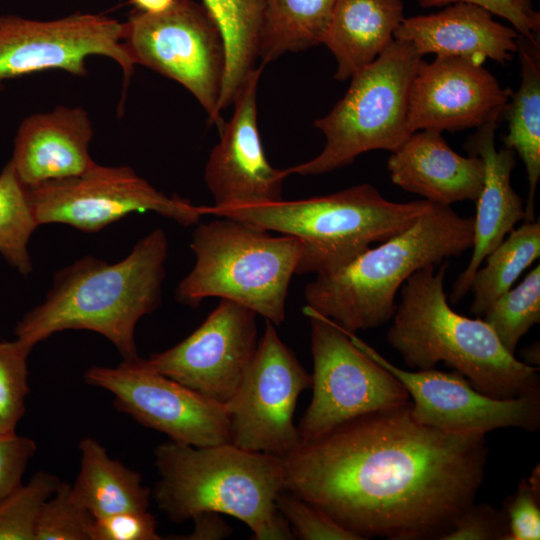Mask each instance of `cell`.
<instances>
[{"label": "cell", "mask_w": 540, "mask_h": 540, "mask_svg": "<svg viewBox=\"0 0 540 540\" xmlns=\"http://www.w3.org/2000/svg\"><path fill=\"white\" fill-rule=\"evenodd\" d=\"M38 226L27 190L8 161L0 172V254L23 275L33 270L28 245Z\"/></svg>", "instance_id": "29"}, {"label": "cell", "mask_w": 540, "mask_h": 540, "mask_svg": "<svg viewBox=\"0 0 540 540\" xmlns=\"http://www.w3.org/2000/svg\"><path fill=\"white\" fill-rule=\"evenodd\" d=\"M123 44L135 64L184 86L199 102L209 122L225 123L219 99L225 71V45L205 7L175 0L167 10L137 12L124 23Z\"/></svg>", "instance_id": "9"}, {"label": "cell", "mask_w": 540, "mask_h": 540, "mask_svg": "<svg viewBox=\"0 0 540 540\" xmlns=\"http://www.w3.org/2000/svg\"><path fill=\"white\" fill-rule=\"evenodd\" d=\"M263 65L247 77L233 102L204 169L213 197L211 210L263 206L282 201L287 170L274 168L266 158L257 122V88Z\"/></svg>", "instance_id": "17"}, {"label": "cell", "mask_w": 540, "mask_h": 540, "mask_svg": "<svg viewBox=\"0 0 540 540\" xmlns=\"http://www.w3.org/2000/svg\"><path fill=\"white\" fill-rule=\"evenodd\" d=\"M431 202L390 201L368 183L338 192L295 201L229 210L205 215L240 220L258 228L293 236L302 242L297 275L337 270L371 247L402 232Z\"/></svg>", "instance_id": "6"}, {"label": "cell", "mask_w": 540, "mask_h": 540, "mask_svg": "<svg viewBox=\"0 0 540 540\" xmlns=\"http://www.w3.org/2000/svg\"><path fill=\"white\" fill-rule=\"evenodd\" d=\"M154 456L159 479L152 497L171 522L216 512L245 523L254 540L295 538L276 507L285 491L281 457L230 442L196 447L172 440L157 446Z\"/></svg>", "instance_id": "4"}, {"label": "cell", "mask_w": 540, "mask_h": 540, "mask_svg": "<svg viewBox=\"0 0 540 540\" xmlns=\"http://www.w3.org/2000/svg\"><path fill=\"white\" fill-rule=\"evenodd\" d=\"M497 125L498 122H490L478 127L465 144L470 155H477L483 160L485 175L482 190L476 200V215L473 217L472 255L466 268L453 283L448 299L451 303H458L466 296L472 278L486 256L520 220H524L525 206L511 184L516 153L506 147L500 150L496 148Z\"/></svg>", "instance_id": "20"}, {"label": "cell", "mask_w": 540, "mask_h": 540, "mask_svg": "<svg viewBox=\"0 0 540 540\" xmlns=\"http://www.w3.org/2000/svg\"><path fill=\"white\" fill-rule=\"evenodd\" d=\"M448 267L447 260L423 267L402 285L386 335L389 345L410 368L431 369L444 362L493 398L539 395L536 367L508 352L483 319L451 308L444 288Z\"/></svg>", "instance_id": "3"}, {"label": "cell", "mask_w": 540, "mask_h": 540, "mask_svg": "<svg viewBox=\"0 0 540 540\" xmlns=\"http://www.w3.org/2000/svg\"><path fill=\"white\" fill-rule=\"evenodd\" d=\"M33 346L16 338L0 341V437L16 434L30 392L28 357Z\"/></svg>", "instance_id": "31"}, {"label": "cell", "mask_w": 540, "mask_h": 540, "mask_svg": "<svg viewBox=\"0 0 540 540\" xmlns=\"http://www.w3.org/2000/svg\"><path fill=\"white\" fill-rule=\"evenodd\" d=\"M197 225L190 243L195 264L177 286V301L197 307L205 298L218 297L273 325L283 323L302 242L227 217Z\"/></svg>", "instance_id": "7"}, {"label": "cell", "mask_w": 540, "mask_h": 540, "mask_svg": "<svg viewBox=\"0 0 540 540\" xmlns=\"http://www.w3.org/2000/svg\"><path fill=\"white\" fill-rule=\"evenodd\" d=\"M93 519L74 497L71 485L61 482L40 507L34 540H90Z\"/></svg>", "instance_id": "33"}, {"label": "cell", "mask_w": 540, "mask_h": 540, "mask_svg": "<svg viewBox=\"0 0 540 540\" xmlns=\"http://www.w3.org/2000/svg\"><path fill=\"white\" fill-rule=\"evenodd\" d=\"M285 491L361 540H442L474 503L485 435L418 422L405 404L350 419L282 458Z\"/></svg>", "instance_id": "1"}, {"label": "cell", "mask_w": 540, "mask_h": 540, "mask_svg": "<svg viewBox=\"0 0 540 540\" xmlns=\"http://www.w3.org/2000/svg\"><path fill=\"white\" fill-rule=\"evenodd\" d=\"M167 254V236L156 228L121 261L88 255L58 270L44 301L17 323L16 338L34 347L57 332L89 330L107 338L123 360L139 358L135 328L161 303Z\"/></svg>", "instance_id": "2"}, {"label": "cell", "mask_w": 540, "mask_h": 540, "mask_svg": "<svg viewBox=\"0 0 540 540\" xmlns=\"http://www.w3.org/2000/svg\"><path fill=\"white\" fill-rule=\"evenodd\" d=\"M540 492L523 479L506 503L507 534L505 540L540 539Z\"/></svg>", "instance_id": "37"}, {"label": "cell", "mask_w": 540, "mask_h": 540, "mask_svg": "<svg viewBox=\"0 0 540 540\" xmlns=\"http://www.w3.org/2000/svg\"><path fill=\"white\" fill-rule=\"evenodd\" d=\"M492 15L480 6L457 2L436 13L404 18L394 39L409 42L422 56L460 57L477 64L491 59L505 64L517 52L520 34Z\"/></svg>", "instance_id": "21"}, {"label": "cell", "mask_w": 540, "mask_h": 540, "mask_svg": "<svg viewBox=\"0 0 540 540\" xmlns=\"http://www.w3.org/2000/svg\"><path fill=\"white\" fill-rule=\"evenodd\" d=\"M26 190L38 225L61 223L90 233L135 212H154L183 226L198 224L205 215L203 206L164 194L129 166L95 163L81 175Z\"/></svg>", "instance_id": "11"}, {"label": "cell", "mask_w": 540, "mask_h": 540, "mask_svg": "<svg viewBox=\"0 0 540 540\" xmlns=\"http://www.w3.org/2000/svg\"><path fill=\"white\" fill-rule=\"evenodd\" d=\"M276 507L299 539L361 540L327 513L287 491L277 496Z\"/></svg>", "instance_id": "34"}, {"label": "cell", "mask_w": 540, "mask_h": 540, "mask_svg": "<svg viewBox=\"0 0 540 540\" xmlns=\"http://www.w3.org/2000/svg\"><path fill=\"white\" fill-rule=\"evenodd\" d=\"M511 354L521 338L540 321V265L500 295L482 316Z\"/></svg>", "instance_id": "30"}, {"label": "cell", "mask_w": 540, "mask_h": 540, "mask_svg": "<svg viewBox=\"0 0 540 540\" xmlns=\"http://www.w3.org/2000/svg\"><path fill=\"white\" fill-rule=\"evenodd\" d=\"M511 94L483 64L460 57L421 59L408 95V129L456 132L499 122Z\"/></svg>", "instance_id": "18"}, {"label": "cell", "mask_w": 540, "mask_h": 540, "mask_svg": "<svg viewBox=\"0 0 540 540\" xmlns=\"http://www.w3.org/2000/svg\"><path fill=\"white\" fill-rule=\"evenodd\" d=\"M404 18L402 0H335L322 41L337 63L334 78L350 79L373 62Z\"/></svg>", "instance_id": "23"}, {"label": "cell", "mask_w": 540, "mask_h": 540, "mask_svg": "<svg viewBox=\"0 0 540 540\" xmlns=\"http://www.w3.org/2000/svg\"><path fill=\"white\" fill-rule=\"evenodd\" d=\"M310 319L313 396L299 425L300 442L358 416L409 401L403 384L360 350L330 319L304 310Z\"/></svg>", "instance_id": "10"}, {"label": "cell", "mask_w": 540, "mask_h": 540, "mask_svg": "<svg viewBox=\"0 0 540 540\" xmlns=\"http://www.w3.org/2000/svg\"><path fill=\"white\" fill-rule=\"evenodd\" d=\"M472 243L473 218L431 203L402 232L337 270L315 275L304 290V310L351 333L378 328L391 320L396 295L413 273L461 255Z\"/></svg>", "instance_id": "5"}, {"label": "cell", "mask_w": 540, "mask_h": 540, "mask_svg": "<svg viewBox=\"0 0 540 540\" xmlns=\"http://www.w3.org/2000/svg\"><path fill=\"white\" fill-rule=\"evenodd\" d=\"M539 256L540 223L524 221L486 256L485 266L475 272L469 290L473 293L471 312L482 317Z\"/></svg>", "instance_id": "28"}, {"label": "cell", "mask_w": 540, "mask_h": 540, "mask_svg": "<svg viewBox=\"0 0 540 540\" xmlns=\"http://www.w3.org/2000/svg\"><path fill=\"white\" fill-rule=\"evenodd\" d=\"M256 316L245 306L221 299L188 337L143 360L151 369L225 405L255 356Z\"/></svg>", "instance_id": "16"}, {"label": "cell", "mask_w": 540, "mask_h": 540, "mask_svg": "<svg viewBox=\"0 0 540 540\" xmlns=\"http://www.w3.org/2000/svg\"><path fill=\"white\" fill-rule=\"evenodd\" d=\"M37 450L36 442L17 433L0 437V499L22 484L25 470Z\"/></svg>", "instance_id": "39"}, {"label": "cell", "mask_w": 540, "mask_h": 540, "mask_svg": "<svg viewBox=\"0 0 540 540\" xmlns=\"http://www.w3.org/2000/svg\"><path fill=\"white\" fill-rule=\"evenodd\" d=\"M84 380L109 391L115 409L172 441L196 447L230 442L224 404L151 369L143 358L116 367L93 365Z\"/></svg>", "instance_id": "14"}, {"label": "cell", "mask_w": 540, "mask_h": 540, "mask_svg": "<svg viewBox=\"0 0 540 540\" xmlns=\"http://www.w3.org/2000/svg\"><path fill=\"white\" fill-rule=\"evenodd\" d=\"M521 64V81L518 90L511 94L504 112L508 120L505 147L512 149L522 159L527 179L528 197L524 221L535 220V195L540 178V44L518 38Z\"/></svg>", "instance_id": "25"}, {"label": "cell", "mask_w": 540, "mask_h": 540, "mask_svg": "<svg viewBox=\"0 0 540 540\" xmlns=\"http://www.w3.org/2000/svg\"><path fill=\"white\" fill-rule=\"evenodd\" d=\"M266 0H203L225 45V71L219 99L222 113L233 104L243 83L256 68Z\"/></svg>", "instance_id": "26"}, {"label": "cell", "mask_w": 540, "mask_h": 540, "mask_svg": "<svg viewBox=\"0 0 540 540\" xmlns=\"http://www.w3.org/2000/svg\"><path fill=\"white\" fill-rule=\"evenodd\" d=\"M335 0H266L259 38L262 65L322 44Z\"/></svg>", "instance_id": "27"}, {"label": "cell", "mask_w": 540, "mask_h": 540, "mask_svg": "<svg viewBox=\"0 0 540 540\" xmlns=\"http://www.w3.org/2000/svg\"><path fill=\"white\" fill-rule=\"evenodd\" d=\"M123 36L124 23L100 14L77 13L48 21L0 15V92L5 81L40 71L86 76L87 59L96 55L120 66L123 100L136 65Z\"/></svg>", "instance_id": "13"}, {"label": "cell", "mask_w": 540, "mask_h": 540, "mask_svg": "<svg viewBox=\"0 0 540 540\" xmlns=\"http://www.w3.org/2000/svg\"><path fill=\"white\" fill-rule=\"evenodd\" d=\"M504 512L486 504H471L455 521L442 540H505Z\"/></svg>", "instance_id": "38"}, {"label": "cell", "mask_w": 540, "mask_h": 540, "mask_svg": "<svg viewBox=\"0 0 540 540\" xmlns=\"http://www.w3.org/2000/svg\"><path fill=\"white\" fill-rule=\"evenodd\" d=\"M62 481L39 471L27 484L0 499V540H34L36 518L43 502Z\"/></svg>", "instance_id": "32"}, {"label": "cell", "mask_w": 540, "mask_h": 540, "mask_svg": "<svg viewBox=\"0 0 540 540\" xmlns=\"http://www.w3.org/2000/svg\"><path fill=\"white\" fill-rule=\"evenodd\" d=\"M345 332L360 350L403 384L412 399V416L424 425L450 433L479 435L499 428L533 432L540 426V394L497 399L478 391L457 371L404 370L355 333Z\"/></svg>", "instance_id": "15"}, {"label": "cell", "mask_w": 540, "mask_h": 540, "mask_svg": "<svg viewBox=\"0 0 540 540\" xmlns=\"http://www.w3.org/2000/svg\"><path fill=\"white\" fill-rule=\"evenodd\" d=\"M194 527L191 533L173 535L168 539L176 540H219L229 537L233 530L219 513L201 512L192 518Z\"/></svg>", "instance_id": "40"}, {"label": "cell", "mask_w": 540, "mask_h": 540, "mask_svg": "<svg viewBox=\"0 0 540 540\" xmlns=\"http://www.w3.org/2000/svg\"><path fill=\"white\" fill-rule=\"evenodd\" d=\"M312 375L266 321L250 368L225 404L230 442L249 451L283 458L300 443L294 413Z\"/></svg>", "instance_id": "12"}, {"label": "cell", "mask_w": 540, "mask_h": 540, "mask_svg": "<svg viewBox=\"0 0 540 540\" xmlns=\"http://www.w3.org/2000/svg\"><path fill=\"white\" fill-rule=\"evenodd\" d=\"M422 57L409 42L394 39L355 73L345 95L314 122L325 136L322 151L286 169L288 175H320L353 163L365 152L398 149L412 134L407 125L408 95Z\"/></svg>", "instance_id": "8"}, {"label": "cell", "mask_w": 540, "mask_h": 540, "mask_svg": "<svg viewBox=\"0 0 540 540\" xmlns=\"http://www.w3.org/2000/svg\"><path fill=\"white\" fill-rule=\"evenodd\" d=\"M441 133L418 130L409 135L387 161L391 181L438 205L476 201L484 183L483 160L455 152Z\"/></svg>", "instance_id": "22"}, {"label": "cell", "mask_w": 540, "mask_h": 540, "mask_svg": "<svg viewBox=\"0 0 540 540\" xmlns=\"http://www.w3.org/2000/svg\"><path fill=\"white\" fill-rule=\"evenodd\" d=\"M157 521L146 511H125L94 518L90 540H161Z\"/></svg>", "instance_id": "36"}, {"label": "cell", "mask_w": 540, "mask_h": 540, "mask_svg": "<svg viewBox=\"0 0 540 540\" xmlns=\"http://www.w3.org/2000/svg\"><path fill=\"white\" fill-rule=\"evenodd\" d=\"M175 0H131V3L136 6L140 12L144 13H160L170 8Z\"/></svg>", "instance_id": "41"}, {"label": "cell", "mask_w": 540, "mask_h": 540, "mask_svg": "<svg viewBox=\"0 0 540 540\" xmlns=\"http://www.w3.org/2000/svg\"><path fill=\"white\" fill-rule=\"evenodd\" d=\"M78 448L80 470L71 489L93 518L148 510L152 491L143 484L138 471L112 459L94 438H83Z\"/></svg>", "instance_id": "24"}, {"label": "cell", "mask_w": 540, "mask_h": 540, "mask_svg": "<svg viewBox=\"0 0 540 540\" xmlns=\"http://www.w3.org/2000/svg\"><path fill=\"white\" fill-rule=\"evenodd\" d=\"M422 8L448 6L457 2L470 3L509 21L513 28L529 41H539L540 13L532 0H415Z\"/></svg>", "instance_id": "35"}, {"label": "cell", "mask_w": 540, "mask_h": 540, "mask_svg": "<svg viewBox=\"0 0 540 540\" xmlns=\"http://www.w3.org/2000/svg\"><path fill=\"white\" fill-rule=\"evenodd\" d=\"M93 135L82 107L60 105L35 113L21 121L10 162L25 188L78 176L96 163L89 153Z\"/></svg>", "instance_id": "19"}]
</instances>
